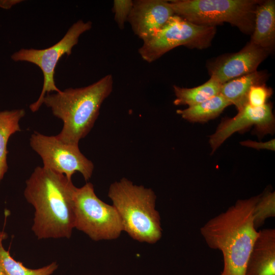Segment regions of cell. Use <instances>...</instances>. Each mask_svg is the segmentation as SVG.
<instances>
[{"instance_id":"10","label":"cell","mask_w":275,"mask_h":275,"mask_svg":"<svg viewBox=\"0 0 275 275\" xmlns=\"http://www.w3.org/2000/svg\"><path fill=\"white\" fill-rule=\"evenodd\" d=\"M272 108L269 103L260 107H252L247 104L234 117L223 119L209 138L212 153L235 132L244 131L252 126L260 134L272 133L275 121Z\"/></svg>"},{"instance_id":"17","label":"cell","mask_w":275,"mask_h":275,"mask_svg":"<svg viewBox=\"0 0 275 275\" xmlns=\"http://www.w3.org/2000/svg\"><path fill=\"white\" fill-rule=\"evenodd\" d=\"M24 115L23 109L0 112V182L8 170V140L12 134L20 131L19 122Z\"/></svg>"},{"instance_id":"26","label":"cell","mask_w":275,"mask_h":275,"mask_svg":"<svg viewBox=\"0 0 275 275\" xmlns=\"http://www.w3.org/2000/svg\"><path fill=\"white\" fill-rule=\"evenodd\" d=\"M0 275H6L3 269L0 265Z\"/></svg>"},{"instance_id":"12","label":"cell","mask_w":275,"mask_h":275,"mask_svg":"<svg viewBox=\"0 0 275 275\" xmlns=\"http://www.w3.org/2000/svg\"><path fill=\"white\" fill-rule=\"evenodd\" d=\"M174 15L169 1L135 0L127 21L134 34L144 41L161 29Z\"/></svg>"},{"instance_id":"1","label":"cell","mask_w":275,"mask_h":275,"mask_svg":"<svg viewBox=\"0 0 275 275\" xmlns=\"http://www.w3.org/2000/svg\"><path fill=\"white\" fill-rule=\"evenodd\" d=\"M76 188L62 174L43 167L35 168L26 181L24 196L35 210L32 230L38 239L71 236Z\"/></svg>"},{"instance_id":"18","label":"cell","mask_w":275,"mask_h":275,"mask_svg":"<svg viewBox=\"0 0 275 275\" xmlns=\"http://www.w3.org/2000/svg\"><path fill=\"white\" fill-rule=\"evenodd\" d=\"M221 86V84L211 77L202 85L191 88L174 85L176 96L174 104L190 106L199 104L219 94Z\"/></svg>"},{"instance_id":"11","label":"cell","mask_w":275,"mask_h":275,"mask_svg":"<svg viewBox=\"0 0 275 275\" xmlns=\"http://www.w3.org/2000/svg\"><path fill=\"white\" fill-rule=\"evenodd\" d=\"M269 51L250 42L239 51L217 58L208 65L210 77L222 85L256 71Z\"/></svg>"},{"instance_id":"25","label":"cell","mask_w":275,"mask_h":275,"mask_svg":"<svg viewBox=\"0 0 275 275\" xmlns=\"http://www.w3.org/2000/svg\"><path fill=\"white\" fill-rule=\"evenodd\" d=\"M8 235L6 232L0 231V244L2 243L3 241L6 239Z\"/></svg>"},{"instance_id":"21","label":"cell","mask_w":275,"mask_h":275,"mask_svg":"<svg viewBox=\"0 0 275 275\" xmlns=\"http://www.w3.org/2000/svg\"><path fill=\"white\" fill-rule=\"evenodd\" d=\"M272 94V90L265 84L252 86L248 96V104L252 107H260L267 103V101Z\"/></svg>"},{"instance_id":"2","label":"cell","mask_w":275,"mask_h":275,"mask_svg":"<svg viewBox=\"0 0 275 275\" xmlns=\"http://www.w3.org/2000/svg\"><path fill=\"white\" fill-rule=\"evenodd\" d=\"M260 196L238 200L200 229L207 244L222 253L224 267L219 275H245L249 257L258 234L254 226L253 214Z\"/></svg>"},{"instance_id":"16","label":"cell","mask_w":275,"mask_h":275,"mask_svg":"<svg viewBox=\"0 0 275 275\" xmlns=\"http://www.w3.org/2000/svg\"><path fill=\"white\" fill-rule=\"evenodd\" d=\"M231 104L218 94L199 104L188 106L176 112L182 118L190 122L203 123L218 116Z\"/></svg>"},{"instance_id":"15","label":"cell","mask_w":275,"mask_h":275,"mask_svg":"<svg viewBox=\"0 0 275 275\" xmlns=\"http://www.w3.org/2000/svg\"><path fill=\"white\" fill-rule=\"evenodd\" d=\"M266 79L264 72L256 70L222 84L219 94L239 111L248 104V96L251 87L264 84Z\"/></svg>"},{"instance_id":"3","label":"cell","mask_w":275,"mask_h":275,"mask_svg":"<svg viewBox=\"0 0 275 275\" xmlns=\"http://www.w3.org/2000/svg\"><path fill=\"white\" fill-rule=\"evenodd\" d=\"M113 84L112 75L107 74L87 87L47 94L43 103L63 123L57 138L65 143L78 146L80 140L93 128L103 102L113 91Z\"/></svg>"},{"instance_id":"8","label":"cell","mask_w":275,"mask_h":275,"mask_svg":"<svg viewBox=\"0 0 275 275\" xmlns=\"http://www.w3.org/2000/svg\"><path fill=\"white\" fill-rule=\"evenodd\" d=\"M92 26V22L79 20L74 23L64 36L53 45L43 49L22 48L11 55V58L14 61L33 63L38 66L42 72L44 79L42 90L38 100L30 105L32 112H36L40 108L46 93L60 91L54 81L56 66L63 56L71 54L73 47L78 42L79 36L89 31Z\"/></svg>"},{"instance_id":"7","label":"cell","mask_w":275,"mask_h":275,"mask_svg":"<svg viewBox=\"0 0 275 275\" xmlns=\"http://www.w3.org/2000/svg\"><path fill=\"white\" fill-rule=\"evenodd\" d=\"M215 33V26L196 24L174 15L161 29L143 41L138 52L143 60L152 63L179 46L207 48Z\"/></svg>"},{"instance_id":"14","label":"cell","mask_w":275,"mask_h":275,"mask_svg":"<svg viewBox=\"0 0 275 275\" xmlns=\"http://www.w3.org/2000/svg\"><path fill=\"white\" fill-rule=\"evenodd\" d=\"M250 42L270 52L275 43V1H262L258 6Z\"/></svg>"},{"instance_id":"4","label":"cell","mask_w":275,"mask_h":275,"mask_svg":"<svg viewBox=\"0 0 275 275\" xmlns=\"http://www.w3.org/2000/svg\"><path fill=\"white\" fill-rule=\"evenodd\" d=\"M108 197L121 220L123 231L140 242L154 244L161 237L160 217L154 191L126 178L109 186Z\"/></svg>"},{"instance_id":"6","label":"cell","mask_w":275,"mask_h":275,"mask_svg":"<svg viewBox=\"0 0 275 275\" xmlns=\"http://www.w3.org/2000/svg\"><path fill=\"white\" fill-rule=\"evenodd\" d=\"M75 229L96 241L118 238L123 232L120 217L113 205L100 200L90 182L76 189Z\"/></svg>"},{"instance_id":"9","label":"cell","mask_w":275,"mask_h":275,"mask_svg":"<svg viewBox=\"0 0 275 275\" xmlns=\"http://www.w3.org/2000/svg\"><path fill=\"white\" fill-rule=\"evenodd\" d=\"M30 143L42 158L43 167L62 174L69 179L76 172L80 173L86 181L91 177L94 164L82 154L78 146L65 143L56 136L37 132L31 135Z\"/></svg>"},{"instance_id":"20","label":"cell","mask_w":275,"mask_h":275,"mask_svg":"<svg viewBox=\"0 0 275 275\" xmlns=\"http://www.w3.org/2000/svg\"><path fill=\"white\" fill-rule=\"evenodd\" d=\"M275 216V193L267 191L260 195L253 210V224L257 230L265 221Z\"/></svg>"},{"instance_id":"22","label":"cell","mask_w":275,"mask_h":275,"mask_svg":"<svg viewBox=\"0 0 275 275\" xmlns=\"http://www.w3.org/2000/svg\"><path fill=\"white\" fill-rule=\"evenodd\" d=\"M132 6V0L114 1L112 10L114 13V19L120 29H124L125 23L127 21Z\"/></svg>"},{"instance_id":"5","label":"cell","mask_w":275,"mask_h":275,"mask_svg":"<svg viewBox=\"0 0 275 275\" xmlns=\"http://www.w3.org/2000/svg\"><path fill=\"white\" fill-rule=\"evenodd\" d=\"M260 0L169 1L175 15L193 23L215 26L227 22L252 34Z\"/></svg>"},{"instance_id":"24","label":"cell","mask_w":275,"mask_h":275,"mask_svg":"<svg viewBox=\"0 0 275 275\" xmlns=\"http://www.w3.org/2000/svg\"><path fill=\"white\" fill-rule=\"evenodd\" d=\"M19 0H0V8L4 9H9L14 5L20 3Z\"/></svg>"},{"instance_id":"13","label":"cell","mask_w":275,"mask_h":275,"mask_svg":"<svg viewBox=\"0 0 275 275\" xmlns=\"http://www.w3.org/2000/svg\"><path fill=\"white\" fill-rule=\"evenodd\" d=\"M245 275H275V230L258 231L247 262Z\"/></svg>"},{"instance_id":"23","label":"cell","mask_w":275,"mask_h":275,"mask_svg":"<svg viewBox=\"0 0 275 275\" xmlns=\"http://www.w3.org/2000/svg\"><path fill=\"white\" fill-rule=\"evenodd\" d=\"M240 144L243 146L250 147L257 150L267 149L274 151L275 149V140L274 139L265 142H258L254 141L246 140L241 142Z\"/></svg>"},{"instance_id":"19","label":"cell","mask_w":275,"mask_h":275,"mask_svg":"<svg viewBox=\"0 0 275 275\" xmlns=\"http://www.w3.org/2000/svg\"><path fill=\"white\" fill-rule=\"evenodd\" d=\"M0 265L6 275H51L58 268L56 262L37 269H30L14 259L0 244Z\"/></svg>"}]
</instances>
